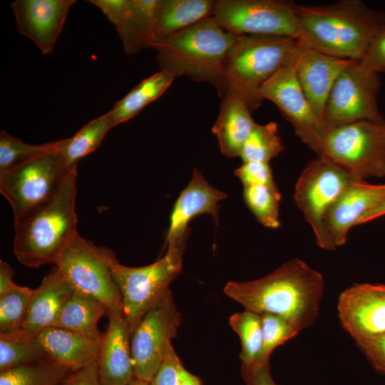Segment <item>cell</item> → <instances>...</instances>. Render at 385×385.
<instances>
[{
    "label": "cell",
    "mask_w": 385,
    "mask_h": 385,
    "mask_svg": "<svg viewBox=\"0 0 385 385\" xmlns=\"http://www.w3.org/2000/svg\"><path fill=\"white\" fill-rule=\"evenodd\" d=\"M76 0H16L11 4L19 32L44 55L52 53Z\"/></svg>",
    "instance_id": "obj_17"
},
{
    "label": "cell",
    "mask_w": 385,
    "mask_h": 385,
    "mask_svg": "<svg viewBox=\"0 0 385 385\" xmlns=\"http://www.w3.org/2000/svg\"><path fill=\"white\" fill-rule=\"evenodd\" d=\"M227 198L224 192L212 186L202 173L195 169L192 178L178 197L169 218L165 244L189 236L188 223L195 217L210 214L216 227L219 221V202Z\"/></svg>",
    "instance_id": "obj_20"
},
{
    "label": "cell",
    "mask_w": 385,
    "mask_h": 385,
    "mask_svg": "<svg viewBox=\"0 0 385 385\" xmlns=\"http://www.w3.org/2000/svg\"><path fill=\"white\" fill-rule=\"evenodd\" d=\"M48 358L71 371L97 361L101 344L74 331L56 326L36 336Z\"/></svg>",
    "instance_id": "obj_22"
},
{
    "label": "cell",
    "mask_w": 385,
    "mask_h": 385,
    "mask_svg": "<svg viewBox=\"0 0 385 385\" xmlns=\"http://www.w3.org/2000/svg\"><path fill=\"white\" fill-rule=\"evenodd\" d=\"M59 385H102L98 376L97 361L71 371Z\"/></svg>",
    "instance_id": "obj_42"
},
{
    "label": "cell",
    "mask_w": 385,
    "mask_h": 385,
    "mask_svg": "<svg viewBox=\"0 0 385 385\" xmlns=\"http://www.w3.org/2000/svg\"><path fill=\"white\" fill-rule=\"evenodd\" d=\"M355 180H358L324 157L311 160L302 171L295 185L294 199L311 226L318 246L322 241L329 210Z\"/></svg>",
    "instance_id": "obj_13"
},
{
    "label": "cell",
    "mask_w": 385,
    "mask_h": 385,
    "mask_svg": "<svg viewBox=\"0 0 385 385\" xmlns=\"http://www.w3.org/2000/svg\"><path fill=\"white\" fill-rule=\"evenodd\" d=\"M297 53V52H296ZM296 56V55H295ZM294 58L281 67L262 87L260 98L274 103L295 134L317 157L323 153L326 122L314 111L297 80Z\"/></svg>",
    "instance_id": "obj_12"
},
{
    "label": "cell",
    "mask_w": 385,
    "mask_h": 385,
    "mask_svg": "<svg viewBox=\"0 0 385 385\" xmlns=\"http://www.w3.org/2000/svg\"><path fill=\"white\" fill-rule=\"evenodd\" d=\"M180 364L181 361L171 344L167 351L160 367L150 382V384L180 385L178 369Z\"/></svg>",
    "instance_id": "obj_40"
},
{
    "label": "cell",
    "mask_w": 385,
    "mask_h": 385,
    "mask_svg": "<svg viewBox=\"0 0 385 385\" xmlns=\"http://www.w3.org/2000/svg\"><path fill=\"white\" fill-rule=\"evenodd\" d=\"M251 113L239 96L227 93L222 97L219 115L212 131L217 139L222 153L226 157H240L256 123Z\"/></svg>",
    "instance_id": "obj_23"
},
{
    "label": "cell",
    "mask_w": 385,
    "mask_h": 385,
    "mask_svg": "<svg viewBox=\"0 0 385 385\" xmlns=\"http://www.w3.org/2000/svg\"><path fill=\"white\" fill-rule=\"evenodd\" d=\"M261 315L262 329V346L259 360L255 364L270 361L274 349L294 337L298 330L286 319L270 313Z\"/></svg>",
    "instance_id": "obj_36"
},
{
    "label": "cell",
    "mask_w": 385,
    "mask_h": 385,
    "mask_svg": "<svg viewBox=\"0 0 385 385\" xmlns=\"http://www.w3.org/2000/svg\"><path fill=\"white\" fill-rule=\"evenodd\" d=\"M113 128L111 115L107 112L87 123L72 137L64 139L60 152L67 166L77 167L78 160L96 150Z\"/></svg>",
    "instance_id": "obj_28"
},
{
    "label": "cell",
    "mask_w": 385,
    "mask_h": 385,
    "mask_svg": "<svg viewBox=\"0 0 385 385\" xmlns=\"http://www.w3.org/2000/svg\"><path fill=\"white\" fill-rule=\"evenodd\" d=\"M71 371L46 359L0 372V385H59Z\"/></svg>",
    "instance_id": "obj_29"
},
{
    "label": "cell",
    "mask_w": 385,
    "mask_h": 385,
    "mask_svg": "<svg viewBox=\"0 0 385 385\" xmlns=\"http://www.w3.org/2000/svg\"><path fill=\"white\" fill-rule=\"evenodd\" d=\"M356 342L373 367L385 375V333Z\"/></svg>",
    "instance_id": "obj_39"
},
{
    "label": "cell",
    "mask_w": 385,
    "mask_h": 385,
    "mask_svg": "<svg viewBox=\"0 0 385 385\" xmlns=\"http://www.w3.org/2000/svg\"><path fill=\"white\" fill-rule=\"evenodd\" d=\"M385 215V199L375 208L365 215L359 222V225L374 220Z\"/></svg>",
    "instance_id": "obj_46"
},
{
    "label": "cell",
    "mask_w": 385,
    "mask_h": 385,
    "mask_svg": "<svg viewBox=\"0 0 385 385\" xmlns=\"http://www.w3.org/2000/svg\"><path fill=\"white\" fill-rule=\"evenodd\" d=\"M237 36L222 28L213 17L166 39L153 43L161 71L174 76H186L217 89L225 60Z\"/></svg>",
    "instance_id": "obj_5"
},
{
    "label": "cell",
    "mask_w": 385,
    "mask_h": 385,
    "mask_svg": "<svg viewBox=\"0 0 385 385\" xmlns=\"http://www.w3.org/2000/svg\"><path fill=\"white\" fill-rule=\"evenodd\" d=\"M284 149L277 123L272 121L265 124L255 123L242 147L240 157L242 162L269 163Z\"/></svg>",
    "instance_id": "obj_31"
},
{
    "label": "cell",
    "mask_w": 385,
    "mask_h": 385,
    "mask_svg": "<svg viewBox=\"0 0 385 385\" xmlns=\"http://www.w3.org/2000/svg\"><path fill=\"white\" fill-rule=\"evenodd\" d=\"M242 375L247 385H278L271 376L270 361L251 366L242 365Z\"/></svg>",
    "instance_id": "obj_43"
},
{
    "label": "cell",
    "mask_w": 385,
    "mask_h": 385,
    "mask_svg": "<svg viewBox=\"0 0 385 385\" xmlns=\"http://www.w3.org/2000/svg\"><path fill=\"white\" fill-rule=\"evenodd\" d=\"M342 326L358 342L385 333V284H354L339 295Z\"/></svg>",
    "instance_id": "obj_16"
},
{
    "label": "cell",
    "mask_w": 385,
    "mask_h": 385,
    "mask_svg": "<svg viewBox=\"0 0 385 385\" xmlns=\"http://www.w3.org/2000/svg\"><path fill=\"white\" fill-rule=\"evenodd\" d=\"M60 150L0 173V192L11 205L14 220L50 199L72 169Z\"/></svg>",
    "instance_id": "obj_9"
},
{
    "label": "cell",
    "mask_w": 385,
    "mask_h": 385,
    "mask_svg": "<svg viewBox=\"0 0 385 385\" xmlns=\"http://www.w3.org/2000/svg\"><path fill=\"white\" fill-rule=\"evenodd\" d=\"M326 158L358 180L385 177V120H361L329 129Z\"/></svg>",
    "instance_id": "obj_7"
},
{
    "label": "cell",
    "mask_w": 385,
    "mask_h": 385,
    "mask_svg": "<svg viewBox=\"0 0 385 385\" xmlns=\"http://www.w3.org/2000/svg\"><path fill=\"white\" fill-rule=\"evenodd\" d=\"M160 0H130L129 11L116 31L128 55L150 48Z\"/></svg>",
    "instance_id": "obj_25"
},
{
    "label": "cell",
    "mask_w": 385,
    "mask_h": 385,
    "mask_svg": "<svg viewBox=\"0 0 385 385\" xmlns=\"http://www.w3.org/2000/svg\"><path fill=\"white\" fill-rule=\"evenodd\" d=\"M242 196L245 205L260 224L271 229L279 227V204L282 196L277 185L244 187Z\"/></svg>",
    "instance_id": "obj_33"
},
{
    "label": "cell",
    "mask_w": 385,
    "mask_h": 385,
    "mask_svg": "<svg viewBox=\"0 0 385 385\" xmlns=\"http://www.w3.org/2000/svg\"><path fill=\"white\" fill-rule=\"evenodd\" d=\"M181 314L168 290L142 317L131 332L135 376L150 383L160 367L171 340L181 324Z\"/></svg>",
    "instance_id": "obj_11"
},
{
    "label": "cell",
    "mask_w": 385,
    "mask_h": 385,
    "mask_svg": "<svg viewBox=\"0 0 385 385\" xmlns=\"http://www.w3.org/2000/svg\"><path fill=\"white\" fill-rule=\"evenodd\" d=\"M128 385H150V384L148 382H146L145 381L138 379L135 378Z\"/></svg>",
    "instance_id": "obj_47"
},
{
    "label": "cell",
    "mask_w": 385,
    "mask_h": 385,
    "mask_svg": "<svg viewBox=\"0 0 385 385\" xmlns=\"http://www.w3.org/2000/svg\"><path fill=\"white\" fill-rule=\"evenodd\" d=\"M188 236L168 242L160 259L143 267H128L114 255L111 267L121 297V308L131 332L145 314L168 291L182 268Z\"/></svg>",
    "instance_id": "obj_6"
},
{
    "label": "cell",
    "mask_w": 385,
    "mask_h": 385,
    "mask_svg": "<svg viewBox=\"0 0 385 385\" xmlns=\"http://www.w3.org/2000/svg\"><path fill=\"white\" fill-rule=\"evenodd\" d=\"M175 78L173 74L160 70L141 81L108 111L113 127L133 118L145 106L159 98Z\"/></svg>",
    "instance_id": "obj_27"
},
{
    "label": "cell",
    "mask_w": 385,
    "mask_h": 385,
    "mask_svg": "<svg viewBox=\"0 0 385 385\" xmlns=\"http://www.w3.org/2000/svg\"><path fill=\"white\" fill-rule=\"evenodd\" d=\"M351 61L322 53L297 41L294 60L297 80L314 111L324 121L326 104L332 88Z\"/></svg>",
    "instance_id": "obj_19"
},
{
    "label": "cell",
    "mask_w": 385,
    "mask_h": 385,
    "mask_svg": "<svg viewBox=\"0 0 385 385\" xmlns=\"http://www.w3.org/2000/svg\"><path fill=\"white\" fill-rule=\"evenodd\" d=\"M34 289L18 284L0 294V335L22 331Z\"/></svg>",
    "instance_id": "obj_35"
},
{
    "label": "cell",
    "mask_w": 385,
    "mask_h": 385,
    "mask_svg": "<svg viewBox=\"0 0 385 385\" xmlns=\"http://www.w3.org/2000/svg\"><path fill=\"white\" fill-rule=\"evenodd\" d=\"M88 2L99 8L115 29L125 19L130 6V0H89Z\"/></svg>",
    "instance_id": "obj_41"
},
{
    "label": "cell",
    "mask_w": 385,
    "mask_h": 385,
    "mask_svg": "<svg viewBox=\"0 0 385 385\" xmlns=\"http://www.w3.org/2000/svg\"><path fill=\"white\" fill-rule=\"evenodd\" d=\"M108 324L97 359L102 385H128L135 379L130 345L131 331L121 304L109 308Z\"/></svg>",
    "instance_id": "obj_18"
},
{
    "label": "cell",
    "mask_w": 385,
    "mask_h": 385,
    "mask_svg": "<svg viewBox=\"0 0 385 385\" xmlns=\"http://www.w3.org/2000/svg\"><path fill=\"white\" fill-rule=\"evenodd\" d=\"M381 87L379 75L352 61L336 80L326 104L329 128L361 120H385L377 103Z\"/></svg>",
    "instance_id": "obj_14"
},
{
    "label": "cell",
    "mask_w": 385,
    "mask_h": 385,
    "mask_svg": "<svg viewBox=\"0 0 385 385\" xmlns=\"http://www.w3.org/2000/svg\"><path fill=\"white\" fill-rule=\"evenodd\" d=\"M297 40L322 53L360 61L385 27V14L359 0L319 6L297 5Z\"/></svg>",
    "instance_id": "obj_2"
},
{
    "label": "cell",
    "mask_w": 385,
    "mask_h": 385,
    "mask_svg": "<svg viewBox=\"0 0 385 385\" xmlns=\"http://www.w3.org/2000/svg\"><path fill=\"white\" fill-rule=\"evenodd\" d=\"M359 62L369 72L376 74L385 72V27L374 37Z\"/></svg>",
    "instance_id": "obj_38"
},
{
    "label": "cell",
    "mask_w": 385,
    "mask_h": 385,
    "mask_svg": "<svg viewBox=\"0 0 385 385\" xmlns=\"http://www.w3.org/2000/svg\"><path fill=\"white\" fill-rule=\"evenodd\" d=\"M385 199V184L373 185L354 181L329 210L324 223L322 241L319 246L334 250L343 245L349 230Z\"/></svg>",
    "instance_id": "obj_15"
},
{
    "label": "cell",
    "mask_w": 385,
    "mask_h": 385,
    "mask_svg": "<svg viewBox=\"0 0 385 385\" xmlns=\"http://www.w3.org/2000/svg\"><path fill=\"white\" fill-rule=\"evenodd\" d=\"M235 176L241 181L243 187L266 185H277L269 163L248 161L235 170Z\"/></svg>",
    "instance_id": "obj_37"
},
{
    "label": "cell",
    "mask_w": 385,
    "mask_h": 385,
    "mask_svg": "<svg viewBox=\"0 0 385 385\" xmlns=\"http://www.w3.org/2000/svg\"><path fill=\"white\" fill-rule=\"evenodd\" d=\"M77 175L72 168L50 199L14 220V253L24 266L55 264L78 232Z\"/></svg>",
    "instance_id": "obj_3"
},
{
    "label": "cell",
    "mask_w": 385,
    "mask_h": 385,
    "mask_svg": "<svg viewBox=\"0 0 385 385\" xmlns=\"http://www.w3.org/2000/svg\"><path fill=\"white\" fill-rule=\"evenodd\" d=\"M114 255L111 249L97 246L77 232L54 265L74 291L97 299L109 309L121 304L111 267Z\"/></svg>",
    "instance_id": "obj_8"
},
{
    "label": "cell",
    "mask_w": 385,
    "mask_h": 385,
    "mask_svg": "<svg viewBox=\"0 0 385 385\" xmlns=\"http://www.w3.org/2000/svg\"><path fill=\"white\" fill-rule=\"evenodd\" d=\"M64 139L41 145L28 144L5 130L0 132V173L41 155L59 150Z\"/></svg>",
    "instance_id": "obj_32"
},
{
    "label": "cell",
    "mask_w": 385,
    "mask_h": 385,
    "mask_svg": "<svg viewBox=\"0 0 385 385\" xmlns=\"http://www.w3.org/2000/svg\"><path fill=\"white\" fill-rule=\"evenodd\" d=\"M212 17L222 28L236 36L297 37V4L290 1H216Z\"/></svg>",
    "instance_id": "obj_10"
},
{
    "label": "cell",
    "mask_w": 385,
    "mask_h": 385,
    "mask_svg": "<svg viewBox=\"0 0 385 385\" xmlns=\"http://www.w3.org/2000/svg\"><path fill=\"white\" fill-rule=\"evenodd\" d=\"M215 5L212 0H160L153 43L212 17Z\"/></svg>",
    "instance_id": "obj_24"
},
{
    "label": "cell",
    "mask_w": 385,
    "mask_h": 385,
    "mask_svg": "<svg viewBox=\"0 0 385 385\" xmlns=\"http://www.w3.org/2000/svg\"><path fill=\"white\" fill-rule=\"evenodd\" d=\"M108 310V307L97 299L74 291L53 326L74 331L101 343L103 334L98 324Z\"/></svg>",
    "instance_id": "obj_26"
},
{
    "label": "cell",
    "mask_w": 385,
    "mask_h": 385,
    "mask_svg": "<svg viewBox=\"0 0 385 385\" xmlns=\"http://www.w3.org/2000/svg\"><path fill=\"white\" fill-rule=\"evenodd\" d=\"M178 378L180 385H202L200 380L185 369L182 363L178 369Z\"/></svg>",
    "instance_id": "obj_45"
},
{
    "label": "cell",
    "mask_w": 385,
    "mask_h": 385,
    "mask_svg": "<svg viewBox=\"0 0 385 385\" xmlns=\"http://www.w3.org/2000/svg\"><path fill=\"white\" fill-rule=\"evenodd\" d=\"M73 292L58 270L52 269L33 291L21 332L36 337L43 329L53 327Z\"/></svg>",
    "instance_id": "obj_21"
},
{
    "label": "cell",
    "mask_w": 385,
    "mask_h": 385,
    "mask_svg": "<svg viewBox=\"0 0 385 385\" xmlns=\"http://www.w3.org/2000/svg\"><path fill=\"white\" fill-rule=\"evenodd\" d=\"M46 359H50L37 337L22 332L0 335V372Z\"/></svg>",
    "instance_id": "obj_30"
},
{
    "label": "cell",
    "mask_w": 385,
    "mask_h": 385,
    "mask_svg": "<svg viewBox=\"0 0 385 385\" xmlns=\"http://www.w3.org/2000/svg\"><path fill=\"white\" fill-rule=\"evenodd\" d=\"M230 325L239 335L241 341L242 365L251 366L257 364L262 346L261 315L245 309L231 315Z\"/></svg>",
    "instance_id": "obj_34"
},
{
    "label": "cell",
    "mask_w": 385,
    "mask_h": 385,
    "mask_svg": "<svg viewBox=\"0 0 385 385\" xmlns=\"http://www.w3.org/2000/svg\"><path fill=\"white\" fill-rule=\"evenodd\" d=\"M324 289L322 275L294 258L262 278L228 282L224 292L246 310L280 316L299 332L317 318Z\"/></svg>",
    "instance_id": "obj_1"
},
{
    "label": "cell",
    "mask_w": 385,
    "mask_h": 385,
    "mask_svg": "<svg viewBox=\"0 0 385 385\" xmlns=\"http://www.w3.org/2000/svg\"><path fill=\"white\" fill-rule=\"evenodd\" d=\"M14 270L4 260H0V294H2L18 286L14 282Z\"/></svg>",
    "instance_id": "obj_44"
},
{
    "label": "cell",
    "mask_w": 385,
    "mask_h": 385,
    "mask_svg": "<svg viewBox=\"0 0 385 385\" xmlns=\"http://www.w3.org/2000/svg\"><path fill=\"white\" fill-rule=\"evenodd\" d=\"M297 40L278 36H237L224 65L220 96H239L251 112L262 102L260 91L264 84L283 66L295 57Z\"/></svg>",
    "instance_id": "obj_4"
}]
</instances>
